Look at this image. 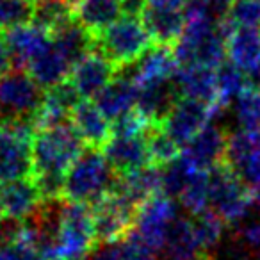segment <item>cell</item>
<instances>
[{
  "mask_svg": "<svg viewBox=\"0 0 260 260\" xmlns=\"http://www.w3.org/2000/svg\"><path fill=\"white\" fill-rule=\"evenodd\" d=\"M119 175L98 148H86L72 164L64 178L62 200L70 203L94 205L118 184Z\"/></svg>",
  "mask_w": 260,
  "mask_h": 260,
  "instance_id": "6da1fadb",
  "label": "cell"
},
{
  "mask_svg": "<svg viewBox=\"0 0 260 260\" xmlns=\"http://www.w3.org/2000/svg\"><path fill=\"white\" fill-rule=\"evenodd\" d=\"M232 27L214 18H196L185 22L175 54L180 66H207L217 70L226 62V38Z\"/></svg>",
  "mask_w": 260,
  "mask_h": 260,
  "instance_id": "7a4b0ae2",
  "label": "cell"
},
{
  "mask_svg": "<svg viewBox=\"0 0 260 260\" xmlns=\"http://www.w3.org/2000/svg\"><path fill=\"white\" fill-rule=\"evenodd\" d=\"M86 148L72 121L36 130L32 139L34 175H66Z\"/></svg>",
  "mask_w": 260,
  "mask_h": 260,
  "instance_id": "3957f363",
  "label": "cell"
},
{
  "mask_svg": "<svg viewBox=\"0 0 260 260\" xmlns=\"http://www.w3.org/2000/svg\"><path fill=\"white\" fill-rule=\"evenodd\" d=\"M152 48V38L139 18L125 16L94 36V50L116 68L132 66Z\"/></svg>",
  "mask_w": 260,
  "mask_h": 260,
  "instance_id": "277c9868",
  "label": "cell"
},
{
  "mask_svg": "<svg viewBox=\"0 0 260 260\" xmlns=\"http://www.w3.org/2000/svg\"><path fill=\"white\" fill-rule=\"evenodd\" d=\"M32 119L0 123V185L34 175Z\"/></svg>",
  "mask_w": 260,
  "mask_h": 260,
  "instance_id": "5b68a950",
  "label": "cell"
},
{
  "mask_svg": "<svg viewBox=\"0 0 260 260\" xmlns=\"http://www.w3.org/2000/svg\"><path fill=\"white\" fill-rule=\"evenodd\" d=\"M96 246L93 209L84 203H62L54 260H86Z\"/></svg>",
  "mask_w": 260,
  "mask_h": 260,
  "instance_id": "8992f818",
  "label": "cell"
},
{
  "mask_svg": "<svg viewBox=\"0 0 260 260\" xmlns=\"http://www.w3.org/2000/svg\"><path fill=\"white\" fill-rule=\"evenodd\" d=\"M45 98V89L25 70L13 68L0 80V123L32 119Z\"/></svg>",
  "mask_w": 260,
  "mask_h": 260,
  "instance_id": "52a82bcc",
  "label": "cell"
},
{
  "mask_svg": "<svg viewBox=\"0 0 260 260\" xmlns=\"http://www.w3.org/2000/svg\"><path fill=\"white\" fill-rule=\"evenodd\" d=\"M91 209L96 244H111L132 235L139 209L121 194L111 191L94 205H91Z\"/></svg>",
  "mask_w": 260,
  "mask_h": 260,
  "instance_id": "ba28073f",
  "label": "cell"
},
{
  "mask_svg": "<svg viewBox=\"0 0 260 260\" xmlns=\"http://www.w3.org/2000/svg\"><path fill=\"white\" fill-rule=\"evenodd\" d=\"M177 217L178 210L175 200L164 192H157L139 207L132 234L157 256L162 251L168 232Z\"/></svg>",
  "mask_w": 260,
  "mask_h": 260,
  "instance_id": "9c48e42d",
  "label": "cell"
},
{
  "mask_svg": "<svg viewBox=\"0 0 260 260\" xmlns=\"http://www.w3.org/2000/svg\"><path fill=\"white\" fill-rule=\"evenodd\" d=\"M228 134L223 126L210 121L189 143L182 146V159L196 171L209 173L223 164L226 153Z\"/></svg>",
  "mask_w": 260,
  "mask_h": 260,
  "instance_id": "30bf717a",
  "label": "cell"
},
{
  "mask_svg": "<svg viewBox=\"0 0 260 260\" xmlns=\"http://www.w3.org/2000/svg\"><path fill=\"white\" fill-rule=\"evenodd\" d=\"M212 118H216V111L210 105L191 98H180L162 121V128L173 141L184 146L200 130L205 128Z\"/></svg>",
  "mask_w": 260,
  "mask_h": 260,
  "instance_id": "8fae6325",
  "label": "cell"
},
{
  "mask_svg": "<svg viewBox=\"0 0 260 260\" xmlns=\"http://www.w3.org/2000/svg\"><path fill=\"white\" fill-rule=\"evenodd\" d=\"M119 70L96 50L79 61L70 73V80L77 87L82 100H94L112 80Z\"/></svg>",
  "mask_w": 260,
  "mask_h": 260,
  "instance_id": "7c38bea8",
  "label": "cell"
},
{
  "mask_svg": "<svg viewBox=\"0 0 260 260\" xmlns=\"http://www.w3.org/2000/svg\"><path fill=\"white\" fill-rule=\"evenodd\" d=\"M102 152L119 177L134 173V171L143 170L146 166H152L145 134L112 136L107 145L102 148Z\"/></svg>",
  "mask_w": 260,
  "mask_h": 260,
  "instance_id": "4fadbf2b",
  "label": "cell"
},
{
  "mask_svg": "<svg viewBox=\"0 0 260 260\" xmlns=\"http://www.w3.org/2000/svg\"><path fill=\"white\" fill-rule=\"evenodd\" d=\"M175 86L178 89L180 98H191V100L207 104L216 111V116L223 111L219 104V93H217V79L216 70L207 66H180Z\"/></svg>",
  "mask_w": 260,
  "mask_h": 260,
  "instance_id": "5bb4252c",
  "label": "cell"
},
{
  "mask_svg": "<svg viewBox=\"0 0 260 260\" xmlns=\"http://www.w3.org/2000/svg\"><path fill=\"white\" fill-rule=\"evenodd\" d=\"M4 40L11 55L13 68L16 70H25L34 59L52 47L50 34L34 23L8 30L4 32Z\"/></svg>",
  "mask_w": 260,
  "mask_h": 260,
  "instance_id": "9a60e30c",
  "label": "cell"
},
{
  "mask_svg": "<svg viewBox=\"0 0 260 260\" xmlns=\"http://www.w3.org/2000/svg\"><path fill=\"white\" fill-rule=\"evenodd\" d=\"M141 22L148 30L153 43L162 45V47H177L185 29L184 11L162 8V6L150 4V2L143 11Z\"/></svg>",
  "mask_w": 260,
  "mask_h": 260,
  "instance_id": "2e32d148",
  "label": "cell"
},
{
  "mask_svg": "<svg viewBox=\"0 0 260 260\" xmlns=\"http://www.w3.org/2000/svg\"><path fill=\"white\" fill-rule=\"evenodd\" d=\"M130 68H132L130 77L136 80L138 86H143V84L173 80L180 70V62L173 47L155 45L136 62V66L132 64Z\"/></svg>",
  "mask_w": 260,
  "mask_h": 260,
  "instance_id": "e0dca14e",
  "label": "cell"
},
{
  "mask_svg": "<svg viewBox=\"0 0 260 260\" xmlns=\"http://www.w3.org/2000/svg\"><path fill=\"white\" fill-rule=\"evenodd\" d=\"M138 96H139V87L136 80L126 73H119L116 79L94 98V104L98 105L105 118L116 121L121 116L128 114V112L136 111L138 107Z\"/></svg>",
  "mask_w": 260,
  "mask_h": 260,
  "instance_id": "ac0fdd59",
  "label": "cell"
},
{
  "mask_svg": "<svg viewBox=\"0 0 260 260\" xmlns=\"http://www.w3.org/2000/svg\"><path fill=\"white\" fill-rule=\"evenodd\" d=\"M139 87V96H138V111L150 125H162L166 116L175 107L180 94L175 86L173 80H166V82H152V84H143Z\"/></svg>",
  "mask_w": 260,
  "mask_h": 260,
  "instance_id": "d6986e66",
  "label": "cell"
},
{
  "mask_svg": "<svg viewBox=\"0 0 260 260\" xmlns=\"http://www.w3.org/2000/svg\"><path fill=\"white\" fill-rule=\"evenodd\" d=\"M72 125L87 148L102 150L112 138V123L93 100H82L72 114Z\"/></svg>",
  "mask_w": 260,
  "mask_h": 260,
  "instance_id": "ffe728a7",
  "label": "cell"
},
{
  "mask_svg": "<svg viewBox=\"0 0 260 260\" xmlns=\"http://www.w3.org/2000/svg\"><path fill=\"white\" fill-rule=\"evenodd\" d=\"M0 202L4 207L6 217L16 221H25L41 205V194L34 178H22L0 185Z\"/></svg>",
  "mask_w": 260,
  "mask_h": 260,
  "instance_id": "44dd1931",
  "label": "cell"
},
{
  "mask_svg": "<svg viewBox=\"0 0 260 260\" xmlns=\"http://www.w3.org/2000/svg\"><path fill=\"white\" fill-rule=\"evenodd\" d=\"M160 260H212L205 255L194 234L192 219L187 216H178L168 232Z\"/></svg>",
  "mask_w": 260,
  "mask_h": 260,
  "instance_id": "7402d4cb",
  "label": "cell"
},
{
  "mask_svg": "<svg viewBox=\"0 0 260 260\" xmlns=\"http://www.w3.org/2000/svg\"><path fill=\"white\" fill-rule=\"evenodd\" d=\"M75 20L93 36L114 25L123 13L121 0H73Z\"/></svg>",
  "mask_w": 260,
  "mask_h": 260,
  "instance_id": "603a6c76",
  "label": "cell"
},
{
  "mask_svg": "<svg viewBox=\"0 0 260 260\" xmlns=\"http://www.w3.org/2000/svg\"><path fill=\"white\" fill-rule=\"evenodd\" d=\"M112 191L121 194L123 198L128 200L132 205L139 209L146 200L160 192V168L146 166L134 173L121 175Z\"/></svg>",
  "mask_w": 260,
  "mask_h": 260,
  "instance_id": "cb8c5ba5",
  "label": "cell"
},
{
  "mask_svg": "<svg viewBox=\"0 0 260 260\" xmlns=\"http://www.w3.org/2000/svg\"><path fill=\"white\" fill-rule=\"evenodd\" d=\"M226 57L242 72L260 59V27H234L226 38Z\"/></svg>",
  "mask_w": 260,
  "mask_h": 260,
  "instance_id": "d4e9b609",
  "label": "cell"
},
{
  "mask_svg": "<svg viewBox=\"0 0 260 260\" xmlns=\"http://www.w3.org/2000/svg\"><path fill=\"white\" fill-rule=\"evenodd\" d=\"M72 70H73V66L70 64L68 59L54 47V41H52V47L48 48V50H45L40 57L34 59L25 68V72L36 80L38 86L47 91V89H50V87L68 80Z\"/></svg>",
  "mask_w": 260,
  "mask_h": 260,
  "instance_id": "484cf974",
  "label": "cell"
},
{
  "mask_svg": "<svg viewBox=\"0 0 260 260\" xmlns=\"http://www.w3.org/2000/svg\"><path fill=\"white\" fill-rule=\"evenodd\" d=\"M52 41H54V47L68 59L72 66H75L86 55L94 52V36L87 29H84L77 20L52 34Z\"/></svg>",
  "mask_w": 260,
  "mask_h": 260,
  "instance_id": "4316f807",
  "label": "cell"
},
{
  "mask_svg": "<svg viewBox=\"0 0 260 260\" xmlns=\"http://www.w3.org/2000/svg\"><path fill=\"white\" fill-rule=\"evenodd\" d=\"M73 20H75L73 0H36L32 23L45 29L50 36Z\"/></svg>",
  "mask_w": 260,
  "mask_h": 260,
  "instance_id": "83f0119b",
  "label": "cell"
},
{
  "mask_svg": "<svg viewBox=\"0 0 260 260\" xmlns=\"http://www.w3.org/2000/svg\"><path fill=\"white\" fill-rule=\"evenodd\" d=\"M86 260H155V255L134 234L111 244H96Z\"/></svg>",
  "mask_w": 260,
  "mask_h": 260,
  "instance_id": "f1b7e54d",
  "label": "cell"
},
{
  "mask_svg": "<svg viewBox=\"0 0 260 260\" xmlns=\"http://www.w3.org/2000/svg\"><path fill=\"white\" fill-rule=\"evenodd\" d=\"M152 166L164 168L182 157V146L168 136L162 125H150L145 132Z\"/></svg>",
  "mask_w": 260,
  "mask_h": 260,
  "instance_id": "f546056e",
  "label": "cell"
},
{
  "mask_svg": "<svg viewBox=\"0 0 260 260\" xmlns=\"http://www.w3.org/2000/svg\"><path fill=\"white\" fill-rule=\"evenodd\" d=\"M191 219L196 239H198L203 253L212 256L216 249L219 248L221 241H223L224 230H226L228 224L214 210H207V212L198 214V216H192Z\"/></svg>",
  "mask_w": 260,
  "mask_h": 260,
  "instance_id": "4dcf8cb0",
  "label": "cell"
},
{
  "mask_svg": "<svg viewBox=\"0 0 260 260\" xmlns=\"http://www.w3.org/2000/svg\"><path fill=\"white\" fill-rule=\"evenodd\" d=\"M217 79V93H219V104L226 107L230 102H235L246 89H248V79L242 70H239L230 61L223 62L216 70Z\"/></svg>",
  "mask_w": 260,
  "mask_h": 260,
  "instance_id": "1f68e13d",
  "label": "cell"
},
{
  "mask_svg": "<svg viewBox=\"0 0 260 260\" xmlns=\"http://www.w3.org/2000/svg\"><path fill=\"white\" fill-rule=\"evenodd\" d=\"M198 173L192 170L184 159H177L175 162L160 168V192H164L170 198H180V194L185 191L192 177Z\"/></svg>",
  "mask_w": 260,
  "mask_h": 260,
  "instance_id": "d6a6232c",
  "label": "cell"
},
{
  "mask_svg": "<svg viewBox=\"0 0 260 260\" xmlns=\"http://www.w3.org/2000/svg\"><path fill=\"white\" fill-rule=\"evenodd\" d=\"M235 119L241 130L260 138V91L248 87L235 100Z\"/></svg>",
  "mask_w": 260,
  "mask_h": 260,
  "instance_id": "836d02e7",
  "label": "cell"
},
{
  "mask_svg": "<svg viewBox=\"0 0 260 260\" xmlns=\"http://www.w3.org/2000/svg\"><path fill=\"white\" fill-rule=\"evenodd\" d=\"M36 0H0V32L34 22Z\"/></svg>",
  "mask_w": 260,
  "mask_h": 260,
  "instance_id": "e575fe53",
  "label": "cell"
},
{
  "mask_svg": "<svg viewBox=\"0 0 260 260\" xmlns=\"http://www.w3.org/2000/svg\"><path fill=\"white\" fill-rule=\"evenodd\" d=\"M180 203L191 216H198L210 210V187H209V173H198L192 177L185 191L180 194Z\"/></svg>",
  "mask_w": 260,
  "mask_h": 260,
  "instance_id": "d590c367",
  "label": "cell"
},
{
  "mask_svg": "<svg viewBox=\"0 0 260 260\" xmlns=\"http://www.w3.org/2000/svg\"><path fill=\"white\" fill-rule=\"evenodd\" d=\"M224 22L234 27H260V0H234Z\"/></svg>",
  "mask_w": 260,
  "mask_h": 260,
  "instance_id": "8d00e7d4",
  "label": "cell"
},
{
  "mask_svg": "<svg viewBox=\"0 0 260 260\" xmlns=\"http://www.w3.org/2000/svg\"><path fill=\"white\" fill-rule=\"evenodd\" d=\"M235 241L248 248H260V210L251 212L235 226Z\"/></svg>",
  "mask_w": 260,
  "mask_h": 260,
  "instance_id": "74e56055",
  "label": "cell"
},
{
  "mask_svg": "<svg viewBox=\"0 0 260 260\" xmlns=\"http://www.w3.org/2000/svg\"><path fill=\"white\" fill-rule=\"evenodd\" d=\"M235 173L249 189H260V139L248 155V159L242 162V166Z\"/></svg>",
  "mask_w": 260,
  "mask_h": 260,
  "instance_id": "f35d334b",
  "label": "cell"
},
{
  "mask_svg": "<svg viewBox=\"0 0 260 260\" xmlns=\"http://www.w3.org/2000/svg\"><path fill=\"white\" fill-rule=\"evenodd\" d=\"M0 260H43V256L18 237L11 244L0 246Z\"/></svg>",
  "mask_w": 260,
  "mask_h": 260,
  "instance_id": "ab89813d",
  "label": "cell"
},
{
  "mask_svg": "<svg viewBox=\"0 0 260 260\" xmlns=\"http://www.w3.org/2000/svg\"><path fill=\"white\" fill-rule=\"evenodd\" d=\"M11 70H13L11 55H9L8 45H6L4 32H0V80L4 79Z\"/></svg>",
  "mask_w": 260,
  "mask_h": 260,
  "instance_id": "60d3db41",
  "label": "cell"
},
{
  "mask_svg": "<svg viewBox=\"0 0 260 260\" xmlns=\"http://www.w3.org/2000/svg\"><path fill=\"white\" fill-rule=\"evenodd\" d=\"M246 79H248L249 89L260 91V59L253 64V68L249 72H246Z\"/></svg>",
  "mask_w": 260,
  "mask_h": 260,
  "instance_id": "b9f144b4",
  "label": "cell"
},
{
  "mask_svg": "<svg viewBox=\"0 0 260 260\" xmlns=\"http://www.w3.org/2000/svg\"><path fill=\"white\" fill-rule=\"evenodd\" d=\"M150 4H157L162 6V8H170V9H178V11H185L189 0H148Z\"/></svg>",
  "mask_w": 260,
  "mask_h": 260,
  "instance_id": "7bdbcfd3",
  "label": "cell"
},
{
  "mask_svg": "<svg viewBox=\"0 0 260 260\" xmlns=\"http://www.w3.org/2000/svg\"><path fill=\"white\" fill-rule=\"evenodd\" d=\"M6 219V212H4V207H2V202H0V223Z\"/></svg>",
  "mask_w": 260,
  "mask_h": 260,
  "instance_id": "ee69618b",
  "label": "cell"
}]
</instances>
